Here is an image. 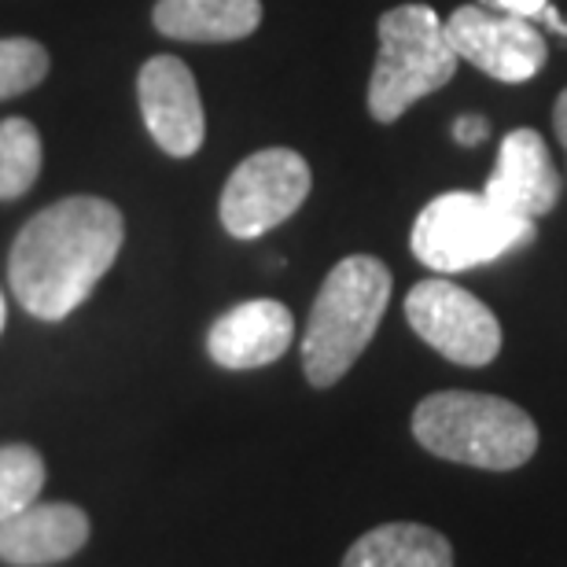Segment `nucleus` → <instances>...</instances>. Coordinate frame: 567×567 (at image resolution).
Instances as JSON below:
<instances>
[{
	"label": "nucleus",
	"instance_id": "nucleus-1",
	"mask_svg": "<svg viewBox=\"0 0 567 567\" xmlns=\"http://www.w3.org/2000/svg\"><path fill=\"white\" fill-rule=\"evenodd\" d=\"M126 221L115 203L71 196L22 225L8 255V284L38 321H63L82 306L100 277L115 266Z\"/></svg>",
	"mask_w": 567,
	"mask_h": 567
},
{
	"label": "nucleus",
	"instance_id": "nucleus-2",
	"mask_svg": "<svg viewBox=\"0 0 567 567\" xmlns=\"http://www.w3.org/2000/svg\"><path fill=\"white\" fill-rule=\"evenodd\" d=\"M391 302V274L380 258L350 255L336 262L313 299L302 332V369L313 388H332L365 354Z\"/></svg>",
	"mask_w": 567,
	"mask_h": 567
},
{
	"label": "nucleus",
	"instance_id": "nucleus-3",
	"mask_svg": "<svg viewBox=\"0 0 567 567\" xmlns=\"http://www.w3.org/2000/svg\"><path fill=\"white\" fill-rule=\"evenodd\" d=\"M416 442L442 461L513 472L535 457L538 424L516 402L475 391H439L413 410Z\"/></svg>",
	"mask_w": 567,
	"mask_h": 567
},
{
	"label": "nucleus",
	"instance_id": "nucleus-4",
	"mask_svg": "<svg viewBox=\"0 0 567 567\" xmlns=\"http://www.w3.org/2000/svg\"><path fill=\"white\" fill-rule=\"evenodd\" d=\"M380 52L369 82V115L391 126L416 100L439 93L457 74V52L427 4H399L380 16Z\"/></svg>",
	"mask_w": 567,
	"mask_h": 567
},
{
	"label": "nucleus",
	"instance_id": "nucleus-5",
	"mask_svg": "<svg viewBox=\"0 0 567 567\" xmlns=\"http://www.w3.org/2000/svg\"><path fill=\"white\" fill-rule=\"evenodd\" d=\"M535 240V221L497 210L483 192H446L416 214L410 247L435 274H464Z\"/></svg>",
	"mask_w": 567,
	"mask_h": 567
},
{
	"label": "nucleus",
	"instance_id": "nucleus-6",
	"mask_svg": "<svg viewBox=\"0 0 567 567\" xmlns=\"http://www.w3.org/2000/svg\"><path fill=\"white\" fill-rule=\"evenodd\" d=\"M310 163L291 147H266L233 169L221 192V225L236 240H258L277 229L310 196Z\"/></svg>",
	"mask_w": 567,
	"mask_h": 567
},
{
	"label": "nucleus",
	"instance_id": "nucleus-7",
	"mask_svg": "<svg viewBox=\"0 0 567 567\" xmlns=\"http://www.w3.org/2000/svg\"><path fill=\"white\" fill-rule=\"evenodd\" d=\"M405 321L453 365L483 369L502 350V324L491 306L446 277L421 280L405 295Z\"/></svg>",
	"mask_w": 567,
	"mask_h": 567
},
{
	"label": "nucleus",
	"instance_id": "nucleus-8",
	"mask_svg": "<svg viewBox=\"0 0 567 567\" xmlns=\"http://www.w3.org/2000/svg\"><path fill=\"white\" fill-rule=\"evenodd\" d=\"M442 27H446V41L457 52V60L472 63L494 82L519 85L546 66V38L527 19L502 16L483 4H464Z\"/></svg>",
	"mask_w": 567,
	"mask_h": 567
},
{
	"label": "nucleus",
	"instance_id": "nucleus-9",
	"mask_svg": "<svg viewBox=\"0 0 567 567\" xmlns=\"http://www.w3.org/2000/svg\"><path fill=\"white\" fill-rule=\"evenodd\" d=\"M137 96L144 126L166 155L188 158L199 152L203 137H207V115H203L199 85L185 60L152 55L141 66Z\"/></svg>",
	"mask_w": 567,
	"mask_h": 567
},
{
	"label": "nucleus",
	"instance_id": "nucleus-10",
	"mask_svg": "<svg viewBox=\"0 0 567 567\" xmlns=\"http://www.w3.org/2000/svg\"><path fill=\"white\" fill-rule=\"evenodd\" d=\"M483 196L513 218L538 221L560 199V174L549 144L535 130H513L497 147L494 174L486 177Z\"/></svg>",
	"mask_w": 567,
	"mask_h": 567
},
{
	"label": "nucleus",
	"instance_id": "nucleus-11",
	"mask_svg": "<svg viewBox=\"0 0 567 567\" xmlns=\"http://www.w3.org/2000/svg\"><path fill=\"white\" fill-rule=\"evenodd\" d=\"M295 317L277 299H247L225 310L207 332V354L221 369H262L288 354Z\"/></svg>",
	"mask_w": 567,
	"mask_h": 567
},
{
	"label": "nucleus",
	"instance_id": "nucleus-12",
	"mask_svg": "<svg viewBox=\"0 0 567 567\" xmlns=\"http://www.w3.org/2000/svg\"><path fill=\"white\" fill-rule=\"evenodd\" d=\"M89 542V516L71 502H33L0 524V560L11 567H49L71 560Z\"/></svg>",
	"mask_w": 567,
	"mask_h": 567
},
{
	"label": "nucleus",
	"instance_id": "nucleus-13",
	"mask_svg": "<svg viewBox=\"0 0 567 567\" xmlns=\"http://www.w3.org/2000/svg\"><path fill=\"white\" fill-rule=\"evenodd\" d=\"M155 30L192 44H225L251 38L262 22V0H158Z\"/></svg>",
	"mask_w": 567,
	"mask_h": 567
},
{
	"label": "nucleus",
	"instance_id": "nucleus-14",
	"mask_svg": "<svg viewBox=\"0 0 567 567\" xmlns=\"http://www.w3.org/2000/svg\"><path fill=\"white\" fill-rule=\"evenodd\" d=\"M343 567H453V546L435 527L383 524L347 549Z\"/></svg>",
	"mask_w": 567,
	"mask_h": 567
},
{
	"label": "nucleus",
	"instance_id": "nucleus-15",
	"mask_svg": "<svg viewBox=\"0 0 567 567\" xmlns=\"http://www.w3.org/2000/svg\"><path fill=\"white\" fill-rule=\"evenodd\" d=\"M41 174V133L27 118L0 122V203L27 196Z\"/></svg>",
	"mask_w": 567,
	"mask_h": 567
},
{
	"label": "nucleus",
	"instance_id": "nucleus-16",
	"mask_svg": "<svg viewBox=\"0 0 567 567\" xmlns=\"http://www.w3.org/2000/svg\"><path fill=\"white\" fill-rule=\"evenodd\" d=\"M44 486V461L33 446H0V524L38 502Z\"/></svg>",
	"mask_w": 567,
	"mask_h": 567
},
{
	"label": "nucleus",
	"instance_id": "nucleus-17",
	"mask_svg": "<svg viewBox=\"0 0 567 567\" xmlns=\"http://www.w3.org/2000/svg\"><path fill=\"white\" fill-rule=\"evenodd\" d=\"M44 74H49V52H44V44L30 38L0 41V100L38 89L44 82Z\"/></svg>",
	"mask_w": 567,
	"mask_h": 567
},
{
	"label": "nucleus",
	"instance_id": "nucleus-18",
	"mask_svg": "<svg viewBox=\"0 0 567 567\" xmlns=\"http://www.w3.org/2000/svg\"><path fill=\"white\" fill-rule=\"evenodd\" d=\"M480 4H483V8H491V11H502V16L527 19V22L546 19L553 30L564 33V38H567V22H564V16H557V11H553L549 0H480Z\"/></svg>",
	"mask_w": 567,
	"mask_h": 567
},
{
	"label": "nucleus",
	"instance_id": "nucleus-19",
	"mask_svg": "<svg viewBox=\"0 0 567 567\" xmlns=\"http://www.w3.org/2000/svg\"><path fill=\"white\" fill-rule=\"evenodd\" d=\"M486 133H491V126H486V118L480 115H464L453 122V141L457 144H480L486 141Z\"/></svg>",
	"mask_w": 567,
	"mask_h": 567
},
{
	"label": "nucleus",
	"instance_id": "nucleus-20",
	"mask_svg": "<svg viewBox=\"0 0 567 567\" xmlns=\"http://www.w3.org/2000/svg\"><path fill=\"white\" fill-rule=\"evenodd\" d=\"M553 130H557V141L564 144V155H567V89L557 96V107H553Z\"/></svg>",
	"mask_w": 567,
	"mask_h": 567
},
{
	"label": "nucleus",
	"instance_id": "nucleus-21",
	"mask_svg": "<svg viewBox=\"0 0 567 567\" xmlns=\"http://www.w3.org/2000/svg\"><path fill=\"white\" fill-rule=\"evenodd\" d=\"M4 321H8V306H4V295H0V332H4Z\"/></svg>",
	"mask_w": 567,
	"mask_h": 567
}]
</instances>
